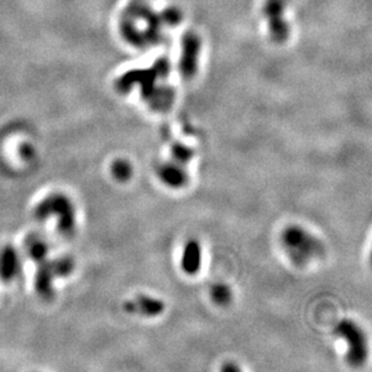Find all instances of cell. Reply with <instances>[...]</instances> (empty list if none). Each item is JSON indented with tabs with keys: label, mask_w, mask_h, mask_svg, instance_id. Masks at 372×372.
<instances>
[{
	"label": "cell",
	"mask_w": 372,
	"mask_h": 372,
	"mask_svg": "<svg viewBox=\"0 0 372 372\" xmlns=\"http://www.w3.org/2000/svg\"><path fill=\"white\" fill-rule=\"evenodd\" d=\"M201 43L199 36L194 33H187L182 40V57L180 61V70L183 77L190 79L198 70V59Z\"/></svg>",
	"instance_id": "6"
},
{
	"label": "cell",
	"mask_w": 372,
	"mask_h": 372,
	"mask_svg": "<svg viewBox=\"0 0 372 372\" xmlns=\"http://www.w3.org/2000/svg\"><path fill=\"white\" fill-rule=\"evenodd\" d=\"M124 308L128 312H133V313H141L145 315H158L162 313L164 309V304L163 301L157 299L149 298V296L141 295L136 298L134 301H128L124 305Z\"/></svg>",
	"instance_id": "9"
},
{
	"label": "cell",
	"mask_w": 372,
	"mask_h": 372,
	"mask_svg": "<svg viewBox=\"0 0 372 372\" xmlns=\"http://www.w3.org/2000/svg\"><path fill=\"white\" fill-rule=\"evenodd\" d=\"M282 240L287 251L296 260H308L320 251V245L313 237L299 228H290L284 231Z\"/></svg>",
	"instance_id": "3"
},
{
	"label": "cell",
	"mask_w": 372,
	"mask_h": 372,
	"mask_svg": "<svg viewBox=\"0 0 372 372\" xmlns=\"http://www.w3.org/2000/svg\"><path fill=\"white\" fill-rule=\"evenodd\" d=\"M173 154L175 159H176V162L187 163L190 158H192L193 151L183 145H175L173 148Z\"/></svg>",
	"instance_id": "16"
},
{
	"label": "cell",
	"mask_w": 372,
	"mask_h": 372,
	"mask_svg": "<svg viewBox=\"0 0 372 372\" xmlns=\"http://www.w3.org/2000/svg\"><path fill=\"white\" fill-rule=\"evenodd\" d=\"M22 153H23V154L24 155H26V158H29L30 157V155H33L34 154V151H33V148H32V147H30L29 145H26V146H23V147H22Z\"/></svg>",
	"instance_id": "17"
},
{
	"label": "cell",
	"mask_w": 372,
	"mask_h": 372,
	"mask_svg": "<svg viewBox=\"0 0 372 372\" xmlns=\"http://www.w3.org/2000/svg\"><path fill=\"white\" fill-rule=\"evenodd\" d=\"M223 370H239V367L233 366V365H228V366L223 367Z\"/></svg>",
	"instance_id": "18"
},
{
	"label": "cell",
	"mask_w": 372,
	"mask_h": 372,
	"mask_svg": "<svg viewBox=\"0 0 372 372\" xmlns=\"http://www.w3.org/2000/svg\"><path fill=\"white\" fill-rule=\"evenodd\" d=\"M74 260L70 257H58L52 260L39 262L35 274V289L43 299H51L53 296V281L57 277H67L73 273Z\"/></svg>",
	"instance_id": "2"
},
{
	"label": "cell",
	"mask_w": 372,
	"mask_h": 372,
	"mask_svg": "<svg viewBox=\"0 0 372 372\" xmlns=\"http://www.w3.org/2000/svg\"><path fill=\"white\" fill-rule=\"evenodd\" d=\"M22 261L20 253L14 246L8 245L0 249V280L11 282L21 273Z\"/></svg>",
	"instance_id": "7"
},
{
	"label": "cell",
	"mask_w": 372,
	"mask_h": 372,
	"mask_svg": "<svg viewBox=\"0 0 372 372\" xmlns=\"http://www.w3.org/2000/svg\"><path fill=\"white\" fill-rule=\"evenodd\" d=\"M112 175L117 178L118 181H127L131 176V167L126 161H116L111 167Z\"/></svg>",
	"instance_id": "13"
},
{
	"label": "cell",
	"mask_w": 372,
	"mask_h": 372,
	"mask_svg": "<svg viewBox=\"0 0 372 372\" xmlns=\"http://www.w3.org/2000/svg\"><path fill=\"white\" fill-rule=\"evenodd\" d=\"M174 95V90L170 87L162 86L157 87V88L153 90V93L147 100H148L149 104H151L154 110L164 111L168 110L170 108V105L173 104Z\"/></svg>",
	"instance_id": "12"
},
{
	"label": "cell",
	"mask_w": 372,
	"mask_h": 372,
	"mask_svg": "<svg viewBox=\"0 0 372 372\" xmlns=\"http://www.w3.org/2000/svg\"><path fill=\"white\" fill-rule=\"evenodd\" d=\"M162 181L171 187H181L186 183L187 174L176 164H165L159 169Z\"/></svg>",
	"instance_id": "11"
},
{
	"label": "cell",
	"mask_w": 372,
	"mask_h": 372,
	"mask_svg": "<svg viewBox=\"0 0 372 372\" xmlns=\"http://www.w3.org/2000/svg\"><path fill=\"white\" fill-rule=\"evenodd\" d=\"M336 334L348 343V360L353 365H360L366 358V343L360 329L351 321H342L336 328Z\"/></svg>",
	"instance_id": "4"
},
{
	"label": "cell",
	"mask_w": 372,
	"mask_h": 372,
	"mask_svg": "<svg viewBox=\"0 0 372 372\" xmlns=\"http://www.w3.org/2000/svg\"><path fill=\"white\" fill-rule=\"evenodd\" d=\"M284 8L286 0H267L264 5V15L269 21V30L276 42L286 41L289 35L288 23L283 18Z\"/></svg>",
	"instance_id": "5"
},
{
	"label": "cell",
	"mask_w": 372,
	"mask_h": 372,
	"mask_svg": "<svg viewBox=\"0 0 372 372\" xmlns=\"http://www.w3.org/2000/svg\"><path fill=\"white\" fill-rule=\"evenodd\" d=\"M212 298L217 304L220 305H226L230 301L231 293L229 287L224 286V284H217L212 289Z\"/></svg>",
	"instance_id": "14"
},
{
	"label": "cell",
	"mask_w": 372,
	"mask_h": 372,
	"mask_svg": "<svg viewBox=\"0 0 372 372\" xmlns=\"http://www.w3.org/2000/svg\"><path fill=\"white\" fill-rule=\"evenodd\" d=\"M24 249L28 258L34 262H41L47 259L49 252V245L45 237L39 234H30L24 240Z\"/></svg>",
	"instance_id": "8"
},
{
	"label": "cell",
	"mask_w": 372,
	"mask_h": 372,
	"mask_svg": "<svg viewBox=\"0 0 372 372\" xmlns=\"http://www.w3.org/2000/svg\"><path fill=\"white\" fill-rule=\"evenodd\" d=\"M37 221H46L49 217H57L58 231L63 236L73 235L76 227V211L75 206L67 195L56 193L39 202L34 211Z\"/></svg>",
	"instance_id": "1"
},
{
	"label": "cell",
	"mask_w": 372,
	"mask_h": 372,
	"mask_svg": "<svg viewBox=\"0 0 372 372\" xmlns=\"http://www.w3.org/2000/svg\"><path fill=\"white\" fill-rule=\"evenodd\" d=\"M162 22L164 24H169V26H176L178 22L181 21V12L178 9L176 8H169L167 10H164V12L161 15Z\"/></svg>",
	"instance_id": "15"
},
{
	"label": "cell",
	"mask_w": 372,
	"mask_h": 372,
	"mask_svg": "<svg viewBox=\"0 0 372 372\" xmlns=\"http://www.w3.org/2000/svg\"><path fill=\"white\" fill-rule=\"evenodd\" d=\"M201 265V248L200 245L194 240L187 242L183 251L182 257V269L184 273L194 275L198 273Z\"/></svg>",
	"instance_id": "10"
}]
</instances>
